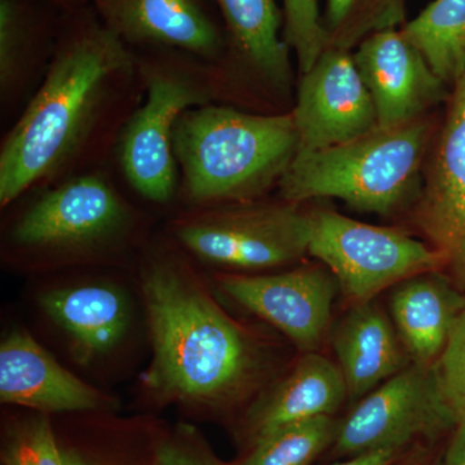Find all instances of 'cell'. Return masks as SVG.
I'll return each instance as SVG.
<instances>
[{"label":"cell","mask_w":465,"mask_h":465,"mask_svg":"<svg viewBox=\"0 0 465 465\" xmlns=\"http://www.w3.org/2000/svg\"><path fill=\"white\" fill-rule=\"evenodd\" d=\"M143 99L136 54L92 5L64 14L45 74L0 146V206L106 166Z\"/></svg>","instance_id":"1"},{"label":"cell","mask_w":465,"mask_h":465,"mask_svg":"<svg viewBox=\"0 0 465 465\" xmlns=\"http://www.w3.org/2000/svg\"><path fill=\"white\" fill-rule=\"evenodd\" d=\"M153 362L146 384L170 400L222 409L262 372L258 344L208 296L180 260H150L143 274Z\"/></svg>","instance_id":"2"},{"label":"cell","mask_w":465,"mask_h":465,"mask_svg":"<svg viewBox=\"0 0 465 465\" xmlns=\"http://www.w3.org/2000/svg\"><path fill=\"white\" fill-rule=\"evenodd\" d=\"M177 197L188 208L260 200L298 152L292 114L213 103L183 113L173 133Z\"/></svg>","instance_id":"3"},{"label":"cell","mask_w":465,"mask_h":465,"mask_svg":"<svg viewBox=\"0 0 465 465\" xmlns=\"http://www.w3.org/2000/svg\"><path fill=\"white\" fill-rule=\"evenodd\" d=\"M423 118L296 154L278 183L281 200L300 204L338 198L353 210L391 215L414 198L430 139Z\"/></svg>","instance_id":"4"},{"label":"cell","mask_w":465,"mask_h":465,"mask_svg":"<svg viewBox=\"0 0 465 465\" xmlns=\"http://www.w3.org/2000/svg\"><path fill=\"white\" fill-rule=\"evenodd\" d=\"M143 99L125 124L115 149L119 173L137 195L154 204L179 194L173 133L183 113L217 103L213 69L179 51H134Z\"/></svg>","instance_id":"5"},{"label":"cell","mask_w":465,"mask_h":465,"mask_svg":"<svg viewBox=\"0 0 465 465\" xmlns=\"http://www.w3.org/2000/svg\"><path fill=\"white\" fill-rule=\"evenodd\" d=\"M134 211L106 166L45 186L9 232L15 250L70 256L110 249L133 232Z\"/></svg>","instance_id":"6"},{"label":"cell","mask_w":465,"mask_h":465,"mask_svg":"<svg viewBox=\"0 0 465 465\" xmlns=\"http://www.w3.org/2000/svg\"><path fill=\"white\" fill-rule=\"evenodd\" d=\"M309 213L298 204L260 200L189 208L173 225L174 240L210 264L262 271L308 253Z\"/></svg>","instance_id":"7"},{"label":"cell","mask_w":465,"mask_h":465,"mask_svg":"<svg viewBox=\"0 0 465 465\" xmlns=\"http://www.w3.org/2000/svg\"><path fill=\"white\" fill-rule=\"evenodd\" d=\"M309 223V255L330 269L353 304L445 262L440 251L405 232L357 222L336 211L313 210Z\"/></svg>","instance_id":"8"},{"label":"cell","mask_w":465,"mask_h":465,"mask_svg":"<svg viewBox=\"0 0 465 465\" xmlns=\"http://www.w3.org/2000/svg\"><path fill=\"white\" fill-rule=\"evenodd\" d=\"M458 423L436 363H410L363 397L339 425L335 452L351 458L374 450H402L416 437L436 439Z\"/></svg>","instance_id":"9"},{"label":"cell","mask_w":465,"mask_h":465,"mask_svg":"<svg viewBox=\"0 0 465 465\" xmlns=\"http://www.w3.org/2000/svg\"><path fill=\"white\" fill-rule=\"evenodd\" d=\"M226 35L224 60L213 72L217 103L243 94L280 105L292 82L283 12L275 0H213Z\"/></svg>","instance_id":"10"},{"label":"cell","mask_w":465,"mask_h":465,"mask_svg":"<svg viewBox=\"0 0 465 465\" xmlns=\"http://www.w3.org/2000/svg\"><path fill=\"white\" fill-rule=\"evenodd\" d=\"M296 154L320 152L353 142L378 128V116L353 54L327 47L313 67L302 74L291 110Z\"/></svg>","instance_id":"11"},{"label":"cell","mask_w":465,"mask_h":465,"mask_svg":"<svg viewBox=\"0 0 465 465\" xmlns=\"http://www.w3.org/2000/svg\"><path fill=\"white\" fill-rule=\"evenodd\" d=\"M133 51H179L211 69L224 60L226 35L213 0H88Z\"/></svg>","instance_id":"12"},{"label":"cell","mask_w":465,"mask_h":465,"mask_svg":"<svg viewBox=\"0 0 465 465\" xmlns=\"http://www.w3.org/2000/svg\"><path fill=\"white\" fill-rule=\"evenodd\" d=\"M220 289L271 323L304 351H316L331 318L339 284L331 272L307 265L269 275H220Z\"/></svg>","instance_id":"13"},{"label":"cell","mask_w":465,"mask_h":465,"mask_svg":"<svg viewBox=\"0 0 465 465\" xmlns=\"http://www.w3.org/2000/svg\"><path fill=\"white\" fill-rule=\"evenodd\" d=\"M353 60L371 94L379 128L423 118L428 109L446 97L445 82L401 27L367 36L357 45Z\"/></svg>","instance_id":"14"},{"label":"cell","mask_w":465,"mask_h":465,"mask_svg":"<svg viewBox=\"0 0 465 465\" xmlns=\"http://www.w3.org/2000/svg\"><path fill=\"white\" fill-rule=\"evenodd\" d=\"M416 220L465 286V66L454 84Z\"/></svg>","instance_id":"15"},{"label":"cell","mask_w":465,"mask_h":465,"mask_svg":"<svg viewBox=\"0 0 465 465\" xmlns=\"http://www.w3.org/2000/svg\"><path fill=\"white\" fill-rule=\"evenodd\" d=\"M0 400L41 412L91 411L110 405L108 397L66 371L20 330L0 345Z\"/></svg>","instance_id":"16"},{"label":"cell","mask_w":465,"mask_h":465,"mask_svg":"<svg viewBox=\"0 0 465 465\" xmlns=\"http://www.w3.org/2000/svg\"><path fill=\"white\" fill-rule=\"evenodd\" d=\"M63 12L50 0H0V103L15 108L50 64Z\"/></svg>","instance_id":"17"},{"label":"cell","mask_w":465,"mask_h":465,"mask_svg":"<svg viewBox=\"0 0 465 465\" xmlns=\"http://www.w3.org/2000/svg\"><path fill=\"white\" fill-rule=\"evenodd\" d=\"M464 311L465 295L436 271L406 278L391 291L394 327L411 363L418 365L437 362Z\"/></svg>","instance_id":"18"},{"label":"cell","mask_w":465,"mask_h":465,"mask_svg":"<svg viewBox=\"0 0 465 465\" xmlns=\"http://www.w3.org/2000/svg\"><path fill=\"white\" fill-rule=\"evenodd\" d=\"M332 344L351 400L363 399L409 366L396 327L374 300L353 305Z\"/></svg>","instance_id":"19"},{"label":"cell","mask_w":465,"mask_h":465,"mask_svg":"<svg viewBox=\"0 0 465 465\" xmlns=\"http://www.w3.org/2000/svg\"><path fill=\"white\" fill-rule=\"evenodd\" d=\"M41 305L66 333L79 363H90L118 347L131 324L127 299L109 284L51 291L42 296Z\"/></svg>","instance_id":"20"},{"label":"cell","mask_w":465,"mask_h":465,"mask_svg":"<svg viewBox=\"0 0 465 465\" xmlns=\"http://www.w3.org/2000/svg\"><path fill=\"white\" fill-rule=\"evenodd\" d=\"M347 396V385L339 366L311 351L251 407L247 428L255 440L284 425L331 416Z\"/></svg>","instance_id":"21"},{"label":"cell","mask_w":465,"mask_h":465,"mask_svg":"<svg viewBox=\"0 0 465 465\" xmlns=\"http://www.w3.org/2000/svg\"><path fill=\"white\" fill-rule=\"evenodd\" d=\"M401 32L446 84H455L465 66V0H433Z\"/></svg>","instance_id":"22"},{"label":"cell","mask_w":465,"mask_h":465,"mask_svg":"<svg viewBox=\"0 0 465 465\" xmlns=\"http://www.w3.org/2000/svg\"><path fill=\"white\" fill-rule=\"evenodd\" d=\"M409 0H326L322 15L327 47L351 51L381 30L406 24Z\"/></svg>","instance_id":"23"},{"label":"cell","mask_w":465,"mask_h":465,"mask_svg":"<svg viewBox=\"0 0 465 465\" xmlns=\"http://www.w3.org/2000/svg\"><path fill=\"white\" fill-rule=\"evenodd\" d=\"M331 416H317L278 428L253 440L242 465H311L338 434Z\"/></svg>","instance_id":"24"},{"label":"cell","mask_w":465,"mask_h":465,"mask_svg":"<svg viewBox=\"0 0 465 465\" xmlns=\"http://www.w3.org/2000/svg\"><path fill=\"white\" fill-rule=\"evenodd\" d=\"M282 5L284 42L305 74L327 48L320 0H282Z\"/></svg>","instance_id":"25"},{"label":"cell","mask_w":465,"mask_h":465,"mask_svg":"<svg viewBox=\"0 0 465 465\" xmlns=\"http://www.w3.org/2000/svg\"><path fill=\"white\" fill-rule=\"evenodd\" d=\"M2 460L3 465H65L45 416L12 428L3 445Z\"/></svg>","instance_id":"26"},{"label":"cell","mask_w":465,"mask_h":465,"mask_svg":"<svg viewBox=\"0 0 465 465\" xmlns=\"http://www.w3.org/2000/svg\"><path fill=\"white\" fill-rule=\"evenodd\" d=\"M436 367L443 394L460 423L465 420V311L450 333Z\"/></svg>","instance_id":"27"},{"label":"cell","mask_w":465,"mask_h":465,"mask_svg":"<svg viewBox=\"0 0 465 465\" xmlns=\"http://www.w3.org/2000/svg\"><path fill=\"white\" fill-rule=\"evenodd\" d=\"M154 465H224L201 445L191 428L155 449Z\"/></svg>","instance_id":"28"},{"label":"cell","mask_w":465,"mask_h":465,"mask_svg":"<svg viewBox=\"0 0 465 465\" xmlns=\"http://www.w3.org/2000/svg\"><path fill=\"white\" fill-rule=\"evenodd\" d=\"M400 452V449L374 450L333 465H393L399 459Z\"/></svg>","instance_id":"29"},{"label":"cell","mask_w":465,"mask_h":465,"mask_svg":"<svg viewBox=\"0 0 465 465\" xmlns=\"http://www.w3.org/2000/svg\"><path fill=\"white\" fill-rule=\"evenodd\" d=\"M442 465H465V420L455 428Z\"/></svg>","instance_id":"30"},{"label":"cell","mask_w":465,"mask_h":465,"mask_svg":"<svg viewBox=\"0 0 465 465\" xmlns=\"http://www.w3.org/2000/svg\"><path fill=\"white\" fill-rule=\"evenodd\" d=\"M50 2L63 14H69V12L84 7V5H90L88 0H50Z\"/></svg>","instance_id":"31"},{"label":"cell","mask_w":465,"mask_h":465,"mask_svg":"<svg viewBox=\"0 0 465 465\" xmlns=\"http://www.w3.org/2000/svg\"><path fill=\"white\" fill-rule=\"evenodd\" d=\"M64 464L65 465H92L85 459L74 452L63 451Z\"/></svg>","instance_id":"32"},{"label":"cell","mask_w":465,"mask_h":465,"mask_svg":"<svg viewBox=\"0 0 465 465\" xmlns=\"http://www.w3.org/2000/svg\"><path fill=\"white\" fill-rule=\"evenodd\" d=\"M405 465H425L423 459L418 458L414 459V460L409 461V463H406Z\"/></svg>","instance_id":"33"}]
</instances>
